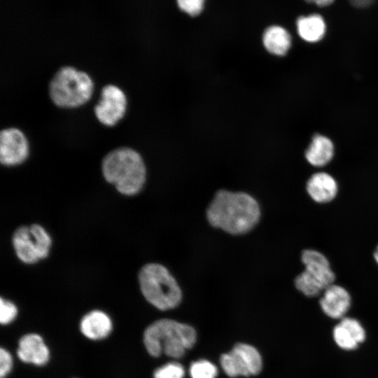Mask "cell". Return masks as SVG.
<instances>
[{"label":"cell","instance_id":"obj_24","mask_svg":"<svg viewBox=\"0 0 378 378\" xmlns=\"http://www.w3.org/2000/svg\"><path fill=\"white\" fill-rule=\"evenodd\" d=\"M13 359L10 354L3 348L0 349V377L4 378L11 370Z\"/></svg>","mask_w":378,"mask_h":378},{"label":"cell","instance_id":"obj_19","mask_svg":"<svg viewBox=\"0 0 378 378\" xmlns=\"http://www.w3.org/2000/svg\"><path fill=\"white\" fill-rule=\"evenodd\" d=\"M294 284L300 292L309 298L316 297L324 290L321 284L304 270L296 276Z\"/></svg>","mask_w":378,"mask_h":378},{"label":"cell","instance_id":"obj_9","mask_svg":"<svg viewBox=\"0 0 378 378\" xmlns=\"http://www.w3.org/2000/svg\"><path fill=\"white\" fill-rule=\"evenodd\" d=\"M29 155L27 140L20 130L10 127L0 132V162L6 166L22 164Z\"/></svg>","mask_w":378,"mask_h":378},{"label":"cell","instance_id":"obj_25","mask_svg":"<svg viewBox=\"0 0 378 378\" xmlns=\"http://www.w3.org/2000/svg\"><path fill=\"white\" fill-rule=\"evenodd\" d=\"M309 4L315 5L316 6L323 8L331 6L335 0H304Z\"/></svg>","mask_w":378,"mask_h":378},{"label":"cell","instance_id":"obj_13","mask_svg":"<svg viewBox=\"0 0 378 378\" xmlns=\"http://www.w3.org/2000/svg\"><path fill=\"white\" fill-rule=\"evenodd\" d=\"M301 260L304 270L313 276L324 290L334 284L335 275L325 255L316 250L306 249L302 253Z\"/></svg>","mask_w":378,"mask_h":378},{"label":"cell","instance_id":"obj_18","mask_svg":"<svg viewBox=\"0 0 378 378\" xmlns=\"http://www.w3.org/2000/svg\"><path fill=\"white\" fill-rule=\"evenodd\" d=\"M335 154V146L332 140L326 136L316 134L305 150L304 156L308 163L316 167L328 164Z\"/></svg>","mask_w":378,"mask_h":378},{"label":"cell","instance_id":"obj_11","mask_svg":"<svg viewBox=\"0 0 378 378\" xmlns=\"http://www.w3.org/2000/svg\"><path fill=\"white\" fill-rule=\"evenodd\" d=\"M319 305L326 316L339 321L346 316L351 306V298L346 288L333 284L323 291Z\"/></svg>","mask_w":378,"mask_h":378},{"label":"cell","instance_id":"obj_12","mask_svg":"<svg viewBox=\"0 0 378 378\" xmlns=\"http://www.w3.org/2000/svg\"><path fill=\"white\" fill-rule=\"evenodd\" d=\"M17 354L21 361L38 366L45 365L50 358L48 346L36 333L24 335L20 339Z\"/></svg>","mask_w":378,"mask_h":378},{"label":"cell","instance_id":"obj_21","mask_svg":"<svg viewBox=\"0 0 378 378\" xmlns=\"http://www.w3.org/2000/svg\"><path fill=\"white\" fill-rule=\"evenodd\" d=\"M184 375L183 365L176 362H171L156 369L153 378H183Z\"/></svg>","mask_w":378,"mask_h":378},{"label":"cell","instance_id":"obj_15","mask_svg":"<svg viewBox=\"0 0 378 378\" xmlns=\"http://www.w3.org/2000/svg\"><path fill=\"white\" fill-rule=\"evenodd\" d=\"M306 190L314 202L324 204L335 199L337 194L338 186L333 176L321 172L310 176L306 184Z\"/></svg>","mask_w":378,"mask_h":378},{"label":"cell","instance_id":"obj_7","mask_svg":"<svg viewBox=\"0 0 378 378\" xmlns=\"http://www.w3.org/2000/svg\"><path fill=\"white\" fill-rule=\"evenodd\" d=\"M220 363L224 372L230 377L258 374L262 365L258 351L243 343L237 344L230 352L223 354Z\"/></svg>","mask_w":378,"mask_h":378},{"label":"cell","instance_id":"obj_5","mask_svg":"<svg viewBox=\"0 0 378 378\" xmlns=\"http://www.w3.org/2000/svg\"><path fill=\"white\" fill-rule=\"evenodd\" d=\"M94 84L90 76L70 66L61 67L49 84V95L58 107L78 108L89 101Z\"/></svg>","mask_w":378,"mask_h":378},{"label":"cell","instance_id":"obj_6","mask_svg":"<svg viewBox=\"0 0 378 378\" xmlns=\"http://www.w3.org/2000/svg\"><path fill=\"white\" fill-rule=\"evenodd\" d=\"M52 240L40 225L18 227L13 235V246L18 258L26 264H33L46 258Z\"/></svg>","mask_w":378,"mask_h":378},{"label":"cell","instance_id":"obj_4","mask_svg":"<svg viewBox=\"0 0 378 378\" xmlns=\"http://www.w3.org/2000/svg\"><path fill=\"white\" fill-rule=\"evenodd\" d=\"M139 282L145 299L160 310L174 309L182 300L181 287L163 265L150 262L144 265L139 273Z\"/></svg>","mask_w":378,"mask_h":378},{"label":"cell","instance_id":"obj_14","mask_svg":"<svg viewBox=\"0 0 378 378\" xmlns=\"http://www.w3.org/2000/svg\"><path fill=\"white\" fill-rule=\"evenodd\" d=\"M298 36L309 44L322 41L327 34V24L323 16L318 13L300 15L295 22Z\"/></svg>","mask_w":378,"mask_h":378},{"label":"cell","instance_id":"obj_20","mask_svg":"<svg viewBox=\"0 0 378 378\" xmlns=\"http://www.w3.org/2000/svg\"><path fill=\"white\" fill-rule=\"evenodd\" d=\"M190 374L192 378H216L218 370L215 365L206 360H199L191 363Z\"/></svg>","mask_w":378,"mask_h":378},{"label":"cell","instance_id":"obj_8","mask_svg":"<svg viewBox=\"0 0 378 378\" xmlns=\"http://www.w3.org/2000/svg\"><path fill=\"white\" fill-rule=\"evenodd\" d=\"M127 108V98L123 91L114 85L102 89L101 99L94 111L97 120L106 126H114L121 120Z\"/></svg>","mask_w":378,"mask_h":378},{"label":"cell","instance_id":"obj_17","mask_svg":"<svg viewBox=\"0 0 378 378\" xmlns=\"http://www.w3.org/2000/svg\"><path fill=\"white\" fill-rule=\"evenodd\" d=\"M293 37L290 31L279 24L268 27L262 35V43L265 49L271 54L285 56L293 46Z\"/></svg>","mask_w":378,"mask_h":378},{"label":"cell","instance_id":"obj_2","mask_svg":"<svg viewBox=\"0 0 378 378\" xmlns=\"http://www.w3.org/2000/svg\"><path fill=\"white\" fill-rule=\"evenodd\" d=\"M102 170L105 180L125 195L137 194L146 181L143 158L131 148L120 147L108 153L102 160Z\"/></svg>","mask_w":378,"mask_h":378},{"label":"cell","instance_id":"obj_26","mask_svg":"<svg viewBox=\"0 0 378 378\" xmlns=\"http://www.w3.org/2000/svg\"><path fill=\"white\" fill-rule=\"evenodd\" d=\"M373 255L376 262L378 264V246H377Z\"/></svg>","mask_w":378,"mask_h":378},{"label":"cell","instance_id":"obj_10","mask_svg":"<svg viewBox=\"0 0 378 378\" xmlns=\"http://www.w3.org/2000/svg\"><path fill=\"white\" fill-rule=\"evenodd\" d=\"M332 337L338 348L349 351L357 349L366 340L367 333L358 320L345 316L333 327Z\"/></svg>","mask_w":378,"mask_h":378},{"label":"cell","instance_id":"obj_3","mask_svg":"<svg viewBox=\"0 0 378 378\" xmlns=\"http://www.w3.org/2000/svg\"><path fill=\"white\" fill-rule=\"evenodd\" d=\"M143 340L150 356L158 357L163 353L167 356L178 358L195 343L196 332L188 324L164 318L148 326Z\"/></svg>","mask_w":378,"mask_h":378},{"label":"cell","instance_id":"obj_16","mask_svg":"<svg viewBox=\"0 0 378 378\" xmlns=\"http://www.w3.org/2000/svg\"><path fill=\"white\" fill-rule=\"evenodd\" d=\"M113 324L104 312L93 310L85 314L80 323V330L87 338L99 340L106 337L111 332Z\"/></svg>","mask_w":378,"mask_h":378},{"label":"cell","instance_id":"obj_23","mask_svg":"<svg viewBox=\"0 0 378 378\" xmlns=\"http://www.w3.org/2000/svg\"><path fill=\"white\" fill-rule=\"evenodd\" d=\"M179 8L190 16L199 15L203 10L204 0H176Z\"/></svg>","mask_w":378,"mask_h":378},{"label":"cell","instance_id":"obj_22","mask_svg":"<svg viewBox=\"0 0 378 378\" xmlns=\"http://www.w3.org/2000/svg\"><path fill=\"white\" fill-rule=\"evenodd\" d=\"M18 314L16 306L11 302L1 298L0 300V322L3 325L11 323Z\"/></svg>","mask_w":378,"mask_h":378},{"label":"cell","instance_id":"obj_1","mask_svg":"<svg viewBox=\"0 0 378 378\" xmlns=\"http://www.w3.org/2000/svg\"><path fill=\"white\" fill-rule=\"evenodd\" d=\"M260 207L257 200L244 192L218 190L206 211L208 223L232 235L252 230L259 223Z\"/></svg>","mask_w":378,"mask_h":378}]
</instances>
